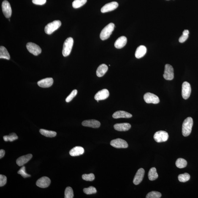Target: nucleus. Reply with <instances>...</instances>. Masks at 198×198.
I'll return each mask as SVG.
<instances>
[{
	"instance_id": "37",
	"label": "nucleus",
	"mask_w": 198,
	"mask_h": 198,
	"mask_svg": "<svg viewBox=\"0 0 198 198\" xmlns=\"http://www.w3.org/2000/svg\"><path fill=\"white\" fill-rule=\"evenodd\" d=\"M77 90H74L66 98V102H69L72 101V99L75 97L77 95Z\"/></svg>"
},
{
	"instance_id": "41",
	"label": "nucleus",
	"mask_w": 198,
	"mask_h": 198,
	"mask_svg": "<svg viewBox=\"0 0 198 198\" xmlns=\"http://www.w3.org/2000/svg\"><path fill=\"white\" fill-rule=\"evenodd\" d=\"M5 154V152L4 150L1 149L0 150V158H1L4 157Z\"/></svg>"
},
{
	"instance_id": "28",
	"label": "nucleus",
	"mask_w": 198,
	"mask_h": 198,
	"mask_svg": "<svg viewBox=\"0 0 198 198\" xmlns=\"http://www.w3.org/2000/svg\"><path fill=\"white\" fill-rule=\"evenodd\" d=\"M176 166L178 168L182 169L186 167L187 165V162L183 158H179L176 161Z\"/></svg>"
},
{
	"instance_id": "8",
	"label": "nucleus",
	"mask_w": 198,
	"mask_h": 198,
	"mask_svg": "<svg viewBox=\"0 0 198 198\" xmlns=\"http://www.w3.org/2000/svg\"><path fill=\"white\" fill-rule=\"evenodd\" d=\"M144 99L147 103L157 104L160 102L159 98L156 95L150 93H147L144 95Z\"/></svg>"
},
{
	"instance_id": "27",
	"label": "nucleus",
	"mask_w": 198,
	"mask_h": 198,
	"mask_svg": "<svg viewBox=\"0 0 198 198\" xmlns=\"http://www.w3.org/2000/svg\"><path fill=\"white\" fill-rule=\"evenodd\" d=\"M39 132L42 135L47 137H55L57 135V133L55 131H49L45 129H41L40 130Z\"/></svg>"
},
{
	"instance_id": "2",
	"label": "nucleus",
	"mask_w": 198,
	"mask_h": 198,
	"mask_svg": "<svg viewBox=\"0 0 198 198\" xmlns=\"http://www.w3.org/2000/svg\"><path fill=\"white\" fill-rule=\"evenodd\" d=\"M115 24L113 23L109 24L101 31L100 38L102 40H104L108 39L113 31Z\"/></svg>"
},
{
	"instance_id": "24",
	"label": "nucleus",
	"mask_w": 198,
	"mask_h": 198,
	"mask_svg": "<svg viewBox=\"0 0 198 198\" xmlns=\"http://www.w3.org/2000/svg\"><path fill=\"white\" fill-rule=\"evenodd\" d=\"M108 70V67L105 64H102L98 68L96 71V74L97 77H103Z\"/></svg>"
},
{
	"instance_id": "5",
	"label": "nucleus",
	"mask_w": 198,
	"mask_h": 198,
	"mask_svg": "<svg viewBox=\"0 0 198 198\" xmlns=\"http://www.w3.org/2000/svg\"><path fill=\"white\" fill-rule=\"evenodd\" d=\"M169 137V135L168 133L164 131H157L154 135V139L158 143L166 141Z\"/></svg>"
},
{
	"instance_id": "40",
	"label": "nucleus",
	"mask_w": 198,
	"mask_h": 198,
	"mask_svg": "<svg viewBox=\"0 0 198 198\" xmlns=\"http://www.w3.org/2000/svg\"><path fill=\"white\" fill-rule=\"evenodd\" d=\"M188 35L183 34L181 36H180V39H179V42L181 43H183L185 41H186V40L188 39Z\"/></svg>"
},
{
	"instance_id": "23",
	"label": "nucleus",
	"mask_w": 198,
	"mask_h": 198,
	"mask_svg": "<svg viewBox=\"0 0 198 198\" xmlns=\"http://www.w3.org/2000/svg\"><path fill=\"white\" fill-rule=\"evenodd\" d=\"M147 49L145 46L141 45L139 46L136 50L135 56L136 58H140L143 57L146 53Z\"/></svg>"
},
{
	"instance_id": "15",
	"label": "nucleus",
	"mask_w": 198,
	"mask_h": 198,
	"mask_svg": "<svg viewBox=\"0 0 198 198\" xmlns=\"http://www.w3.org/2000/svg\"><path fill=\"white\" fill-rule=\"evenodd\" d=\"M145 170L141 168L138 170L133 180V183L135 185H138L141 183L143 180L144 174H145Z\"/></svg>"
},
{
	"instance_id": "32",
	"label": "nucleus",
	"mask_w": 198,
	"mask_h": 198,
	"mask_svg": "<svg viewBox=\"0 0 198 198\" xmlns=\"http://www.w3.org/2000/svg\"><path fill=\"white\" fill-rule=\"evenodd\" d=\"M74 197V191L70 187H68L65 191V198H73Z\"/></svg>"
},
{
	"instance_id": "30",
	"label": "nucleus",
	"mask_w": 198,
	"mask_h": 198,
	"mask_svg": "<svg viewBox=\"0 0 198 198\" xmlns=\"http://www.w3.org/2000/svg\"><path fill=\"white\" fill-rule=\"evenodd\" d=\"M18 137L15 133H12L8 135H5L4 137V139L6 142H13L18 139Z\"/></svg>"
},
{
	"instance_id": "7",
	"label": "nucleus",
	"mask_w": 198,
	"mask_h": 198,
	"mask_svg": "<svg viewBox=\"0 0 198 198\" xmlns=\"http://www.w3.org/2000/svg\"><path fill=\"white\" fill-rule=\"evenodd\" d=\"M164 78L166 80H171L174 78V69L171 65L167 64L165 66Z\"/></svg>"
},
{
	"instance_id": "38",
	"label": "nucleus",
	"mask_w": 198,
	"mask_h": 198,
	"mask_svg": "<svg viewBox=\"0 0 198 198\" xmlns=\"http://www.w3.org/2000/svg\"><path fill=\"white\" fill-rule=\"evenodd\" d=\"M7 183V177L5 175H0V186H4Z\"/></svg>"
},
{
	"instance_id": "13",
	"label": "nucleus",
	"mask_w": 198,
	"mask_h": 198,
	"mask_svg": "<svg viewBox=\"0 0 198 198\" xmlns=\"http://www.w3.org/2000/svg\"><path fill=\"white\" fill-rule=\"evenodd\" d=\"M51 180L50 178L46 177H43L37 180L36 185L40 188H45L49 186Z\"/></svg>"
},
{
	"instance_id": "39",
	"label": "nucleus",
	"mask_w": 198,
	"mask_h": 198,
	"mask_svg": "<svg viewBox=\"0 0 198 198\" xmlns=\"http://www.w3.org/2000/svg\"><path fill=\"white\" fill-rule=\"evenodd\" d=\"M33 4L37 5H42L46 4V0H32Z\"/></svg>"
},
{
	"instance_id": "6",
	"label": "nucleus",
	"mask_w": 198,
	"mask_h": 198,
	"mask_svg": "<svg viewBox=\"0 0 198 198\" xmlns=\"http://www.w3.org/2000/svg\"><path fill=\"white\" fill-rule=\"evenodd\" d=\"M26 47L30 53L35 56L40 54L42 52V50L40 47L36 44L32 42L28 43L26 44Z\"/></svg>"
},
{
	"instance_id": "36",
	"label": "nucleus",
	"mask_w": 198,
	"mask_h": 198,
	"mask_svg": "<svg viewBox=\"0 0 198 198\" xmlns=\"http://www.w3.org/2000/svg\"><path fill=\"white\" fill-rule=\"evenodd\" d=\"M18 174H20L22 177L24 178H27V177H31V176L29 174H28L25 171V167L24 166H23L18 171Z\"/></svg>"
},
{
	"instance_id": "16",
	"label": "nucleus",
	"mask_w": 198,
	"mask_h": 198,
	"mask_svg": "<svg viewBox=\"0 0 198 198\" xmlns=\"http://www.w3.org/2000/svg\"><path fill=\"white\" fill-rule=\"evenodd\" d=\"M82 125L85 127L93 128H98L100 126V123L96 120H85L82 122Z\"/></svg>"
},
{
	"instance_id": "9",
	"label": "nucleus",
	"mask_w": 198,
	"mask_h": 198,
	"mask_svg": "<svg viewBox=\"0 0 198 198\" xmlns=\"http://www.w3.org/2000/svg\"><path fill=\"white\" fill-rule=\"evenodd\" d=\"M110 144L112 146L116 148H126L129 146L126 141L120 138L113 139L110 142Z\"/></svg>"
},
{
	"instance_id": "21",
	"label": "nucleus",
	"mask_w": 198,
	"mask_h": 198,
	"mask_svg": "<svg viewBox=\"0 0 198 198\" xmlns=\"http://www.w3.org/2000/svg\"><path fill=\"white\" fill-rule=\"evenodd\" d=\"M127 39L124 36H121L117 40L115 43V46L118 49L122 48L126 45Z\"/></svg>"
},
{
	"instance_id": "18",
	"label": "nucleus",
	"mask_w": 198,
	"mask_h": 198,
	"mask_svg": "<svg viewBox=\"0 0 198 198\" xmlns=\"http://www.w3.org/2000/svg\"><path fill=\"white\" fill-rule=\"evenodd\" d=\"M131 127V125L128 123H117L114 125V129L119 131H126L129 130Z\"/></svg>"
},
{
	"instance_id": "22",
	"label": "nucleus",
	"mask_w": 198,
	"mask_h": 198,
	"mask_svg": "<svg viewBox=\"0 0 198 198\" xmlns=\"http://www.w3.org/2000/svg\"><path fill=\"white\" fill-rule=\"evenodd\" d=\"M84 149L83 147L76 146L70 151L69 154L72 156H79L83 155L84 153Z\"/></svg>"
},
{
	"instance_id": "35",
	"label": "nucleus",
	"mask_w": 198,
	"mask_h": 198,
	"mask_svg": "<svg viewBox=\"0 0 198 198\" xmlns=\"http://www.w3.org/2000/svg\"><path fill=\"white\" fill-rule=\"evenodd\" d=\"M82 178L83 180L88 181H92L95 179L94 174L91 173L88 174H85L82 176Z\"/></svg>"
},
{
	"instance_id": "33",
	"label": "nucleus",
	"mask_w": 198,
	"mask_h": 198,
	"mask_svg": "<svg viewBox=\"0 0 198 198\" xmlns=\"http://www.w3.org/2000/svg\"><path fill=\"white\" fill-rule=\"evenodd\" d=\"M161 194L160 193L156 191H152L147 194L146 198H160L161 197Z\"/></svg>"
},
{
	"instance_id": "31",
	"label": "nucleus",
	"mask_w": 198,
	"mask_h": 198,
	"mask_svg": "<svg viewBox=\"0 0 198 198\" xmlns=\"http://www.w3.org/2000/svg\"><path fill=\"white\" fill-rule=\"evenodd\" d=\"M191 177L189 174L185 173L179 175L178 177L179 181L182 183H185L190 180Z\"/></svg>"
},
{
	"instance_id": "34",
	"label": "nucleus",
	"mask_w": 198,
	"mask_h": 198,
	"mask_svg": "<svg viewBox=\"0 0 198 198\" xmlns=\"http://www.w3.org/2000/svg\"><path fill=\"white\" fill-rule=\"evenodd\" d=\"M83 192L87 194H95L97 192L96 188L93 186H90L89 188H85L83 189Z\"/></svg>"
},
{
	"instance_id": "19",
	"label": "nucleus",
	"mask_w": 198,
	"mask_h": 198,
	"mask_svg": "<svg viewBox=\"0 0 198 198\" xmlns=\"http://www.w3.org/2000/svg\"><path fill=\"white\" fill-rule=\"evenodd\" d=\"M32 157V155L31 154L20 157L17 160V164L18 166H23L28 162Z\"/></svg>"
},
{
	"instance_id": "1",
	"label": "nucleus",
	"mask_w": 198,
	"mask_h": 198,
	"mask_svg": "<svg viewBox=\"0 0 198 198\" xmlns=\"http://www.w3.org/2000/svg\"><path fill=\"white\" fill-rule=\"evenodd\" d=\"M193 124V119L191 117H188L184 121L182 127V133L184 137H187L191 134Z\"/></svg>"
},
{
	"instance_id": "3",
	"label": "nucleus",
	"mask_w": 198,
	"mask_h": 198,
	"mask_svg": "<svg viewBox=\"0 0 198 198\" xmlns=\"http://www.w3.org/2000/svg\"><path fill=\"white\" fill-rule=\"evenodd\" d=\"M74 44V40L72 38H68L65 40L63 45V55L65 57H67L70 54Z\"/></svg>"
},
{
	"instance_id": "26",
	"label": "nucleus",
	"mask_w": 198,
	"mask_h": 198,
	"mask_svg": "<svg viewBox=\"0 0 198 198\" xmlns=\"http://www.w3.org/2000/svg\"><path fill=\"white\" fill-rule=\"evenodd\" d=\"M148 178L150 180H154L158 178V175L156 169L155 167L150 169L148 172Z\"/></svg>"
},
{
	"instance_id": "17",
	"label": "nucleus",
	"mask_w": 198,
	"mask_h": 198,
	"mask_svg": "<svg viewBox=\"0 0 198 198\" xmlns=\"http://www.w3.org/2000/svg\"><path fill=\"white\" fill-rule=\"evenodd\" d=\"M53 83V80L52 78H46L42 79L38 82V85L42 88H48L52 86Z\"/></svg>"
},
{
	"instance_id": "10",
	"label": "nucleus",
	"mask_w": 198,
	"mask_h": 198,
	"mask_svg": "<svg viewBox=\"0 0 198 198\" xmlns=\"http://www.w3.org/2000/svg\"><path fill=\"white\" fill-rule=\"evenodd\" d=\"M191 93V85L188 82H184L182 85V95L184 99H187L189 97Z\"/></svg>"
},
{
	"instance_id": "4",
	"label": "nucleus",
	"mask_w": 198,
	"mask_h": 198,
	"mask_svg": "<svg viewBox=\"0 0 198 198\" xmlns=\"http://www.w3.org/2000/svg\"><path fill=\"white\" fill-rule=\"evenodd\" d=\"M61 25L60 20H55L48 24L45 26V31L46 34L50 35L59 28Z\"/></svg>"
},
{
	"instance_id": "29",
	"label": "nucleus",
	"mask_w": 198,
	"mask_h": 198,
	"mask_svg": "<svg viewBox=\"0 0 198 198\" xmlns=\"http://www.w3.org/2000/svg\"><path fill=\"white\" fill-rule=\"evenodd\" d=\"M87 0H74L72 3V6L74 8L77 9L81 7L86 4Z\"/></svg>"
},
{
	"instance_id": "42",
	"label": "nucleus",
	"mask_w": 198,
	"mask_h": 198,
	"mask_svg": "<svg viewBox=\"0 0 198 198\" xmlns=\"http://www.w3.org/2000/svg\"><path fill=\"white\" fill-rule=\"evenodd\" d=\"M189 31H188V30H185L184 31H183V34L188 35V34H189Z\"/></svg>"
},
{
	"instance_id": "11",
	"label": "nucleus",
	"mask_w": 198,
	"mask_h": 198,
	"mask_svg": "<svg viewBox=\"0 0 198 198\" xmlns=\"http://www.w3.org/2000/svg\"><path fill=\"white\" fill-rule=\"evenodd\" d=\"M1 7L4 16L6 18H10L12 14V10L10 3L7 1H3Z\"/></svg>"
},
{
	"instance_id": "12",
	"label": "nucleus",
	"mask_w": 198,
	"mask_h": 198,
	"mask_svg": "<svg viewBox=\"0 0 198 198\" xmlns=\"http://www.w3.org/2000/svg\"><path fill=\"white\" fill-rule=\"evenodd\" d=\"M119 4L116 1H112V2L108 3L105 4L101 9V12L102 13L108 12L115 10L117 8Z\"/></svg>"
},
{
	"instance_id": "25",
	"label": "nucleus",
	"mask_w": 198,
	"mask_h": 198,
	"mask_svg": "<svg viewBox=\"0 0 198 198\" xmlns=\"http://www.w3.org/2000/svg\"><path fill=\"white\" fill-rule=\"evenodd\" d=\"M0 58L7 60L10 59V54L5 47L1 46L0 47Z\"/></svg>"
},
{
	"instance_id": "14",
	"label": "nucleus",
	"mask_w": 198,
	"mask_h": 198,
	"mask_svg": "<svg viewBox=\"0 0 198 198\" xmlns=\"http://www.w3.org/2000/svg\"><path fill=\"white\" fill-rule=\"evenodd\" d=\"M109 95V93L108 90L106 89H103L96 93L94 96V99L99 102L100 100L107 99Z\"/></svg>"
},
{
	"instance_id": "20",
	"label": "nucleus",
	"mask_w": 198,
	"mask_h": 198,
	"mask_svg": "<svg viewBox=\"0 0 198 198\" xmlns=\"http://www.w3.org/2000/svg\"><path fill=\"white\" fill-rule=\"evenodd\" d=\"M112 117L113 118L116 119L121 118H130L132 117V115L124 111L120 110L114 113Z\"/></svg>"
}]
</instances>
